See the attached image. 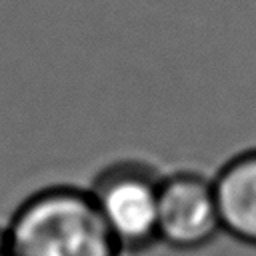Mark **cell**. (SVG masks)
Wrapping results in <instances>:
<instances>
[{"instance_id":"obj_4","label":"cell","mask_w":256,"mask_h":256,"mask_svg":"<svg viewBox=\"0 0 256 256\" xmlns=\"http://www.w3.org/2000/svg\"><path fill=\"white\" fill-rule=\"evenodd\" d=\"M222 232L256 248V148L232 156L212 178Z\"/></svg>"},{"instance_id":"obj_5","label":"cell","mask_w":256,"mask_h":256,"mask_svg":"<svg viewBox=\"0 0 256 256\" xmlns=\"http://www.w3.org/2000/svg\"><path fill=\"white\" fill-rule=\"evenodd\" d=\"M0 256H10V250H8V244H6V238H4V230L0 228Z\"/></svg>"},{"instance_id":"obj_2","label":"cell","mask_w":256,"mask_h":256,"mask_svg":"<svg viewBox=\"0 0 256 256\" xmlns=\"http://www.w3.org/2000/svg\"><path fill=\"white\" fill-rule=\"evenodd\" d=\"M160 174L140 160L104 166L88 194L122 254L146 252L158 244Z\"/></svg>"},{"instance_id":"obj_1","label":"cell","mask_w":256,"mask_h":256,"mask_svg":"<svg viewBox=\"0 0 256 256\" xmlns=\"http://www.w3.org/2000/svg\"><path fill=\"white\" fill-rule=\"evenodd\" d=\"M2 230L10 256H122L88 190L70 184L24 198Z\"/></svg>"},{"instance_id":"obj_3","label":"cell","mask_w":256,"mask_h":256,"mask_svg":"<svg viewBox=\"0 0 256 256\" xmlns=\"http://www.w3.org/2000/svg\"><path fill=\"white\" fill-rule=\"evenodd\" d=\"M222 234L212 178L178 170L160 178L158 244L178 252L206 248Z\"/></svg>"}]
</instances>
